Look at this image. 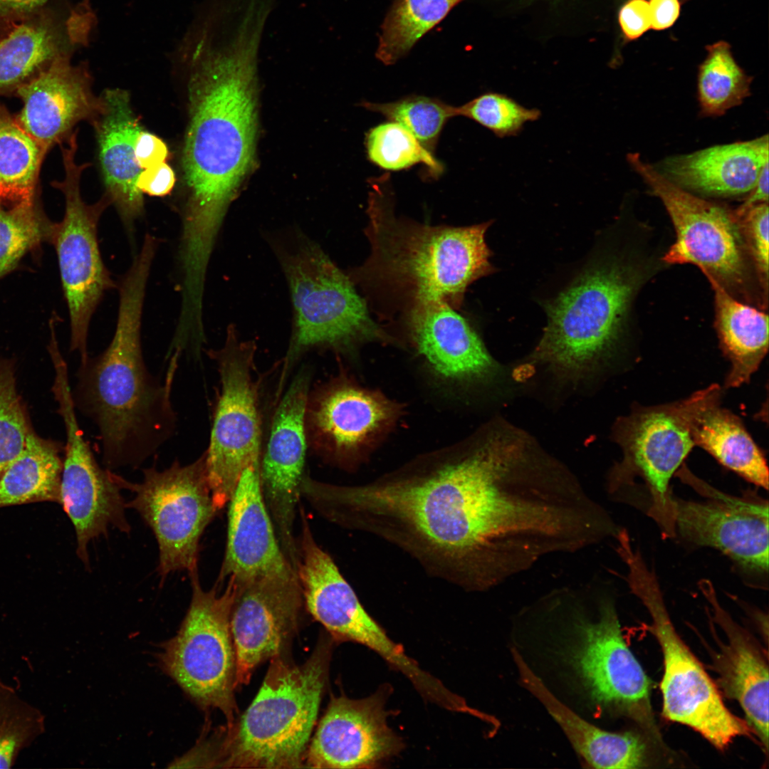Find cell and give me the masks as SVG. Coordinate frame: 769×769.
I'll return each instance as SVG.
<instances>
[{
  "mask_svg": "<svg viewBox=\"0 0 769 769\" xmlns=\"http://www.w3.org/2000/svg\"><path fill=\"white\" fill-rule=\"evenodd\" d=\"M387 179L382 176L372 183L366 231L370 255L349 276L404 302L407 310L430 301L459 309L469 286L495 271L485 240L491 221L430 226L398 218Z\"/></svg>",
  "mask_w": 769,
  "mask_h": 769,
  "instance_id": "obj_4",
  "label": "cell"
},
{
  "mask_svg": "<svg viewBox=\"0 0 769 769\" xmlns=\"http://www.w3.org/2000/svg\"><path fill=\"white\" fill-rule=\"evenodd\" d=\"M286 276L293 305L291 339L277 395L289 370L312 349L348 350L389 336L374 320L355 284L315 241L295 229L288 240L270 238Z\"/></svg>",
  "mask_w": 769,
  "mask_h": 769,
  "instance_id": "obj_7",
  "label": "cell"
},
{
  "mask_svg": "<svg viewBox=\"0 0 769 769\" xmlns=\"http://www.w3.org/2000/svg\"><path fill=\"white\" fill-rule=\"evenodd\" d=\"M365 147L369 159L388 171H399L416 164H424L433 175L443 171L434 154L426 150L406 128L388 121L372 128Z\"/></svg>",
  "mask_w": 769,
  "mask_h": 769,
  "instance_id": "obj_41",
  "label": "cell"
},
{
  "mask_svg": "<svg viewBox=\"0 0 769 769\" xmlns=\"http://www.w3.org/2000/svg\"><path fill=\"white\" fill-rule=\"evenodd\" d=\"M97 20L88 0L63 11L43 9L0 40V95L19 88L56 59L88 45Z\"/></svg>",
  "mask_w": 769,
  "mask_h": 769,
  "instance_id": "obj_24",
  "label": "cell"
},
{
  "mask_svg": "<svg viewBox=\"0 0 769 769\" xmlns=\"http://www.w3.org/2000/svg\"><path fill=\"white\" fill-rule=\"evenodd\" d=\"M327 643L302 665L271 659L256 697L224 730L217 768H300L320 708L328 672Z\"/></svg>",
  "mask_w": 769,
  "mask_h": 769,
  "instance_id": "obj_6",
  "label": "cell"
},
{
  "mask_svg": "<svg viewBox=\"0 0 769 769\" xmlns=\"http://www.w3.org/2000/svg\"><path fill=\"white\" fill-rule=\"evenodd\" d=\"M14 19H0V40L2 39L16 25Z\"/></svg>",
  "mask_w": 769,
  "mask_h": 769,
  "instance_id": "obj_51",
  "label": "cell"
},
{
  "mask_svg": "<svg viewBox=\"0 0 769 769\" xmlns=\"http://www.w3.org/2000/svg\"><path fill=\"white\" fill-rule=\"evenodd\" d=\"M651 28L664 30L671 27L680 13L679 0H650Z\"/></svg>",
  "mask_w": 769,
  "mask_h": 769,
  "instance_id": "obj_48",
  "label": "cell"
},
{
  "mask_svg": "<svg viewBox=\"0 0 769 769\" xmlns=\"http://www.w3.org/2000/svg\"><path fill=\"white\" fill-rule=\"evenodd\" d=\"M750 194L734 212L741 218L748 209L763 203H768V163L761 170L758 181Z\"/></svg>",
  "mask_w": 769,
  "mask_h": 769,
  "instance_id": "obj_50",
  "label": "cell"
},
{
  "mask_svg": "<svg viewBox=\"0 0 769 769\" xmlns=\"http://www.w3.org/2000/svg\"><path fill=\"white\" fill-rule=\"evenodd\" d=\"M362 105L403 126L433 154L444 125L456 117L455 106L424 95H411L382 103L365 101Z\"/></svg>",
  "mask_w": 769,
  "mask_h": 769,
  "instance_id": "obj_38",
  "label": "cell"
},
{
  "mask_svg": "<svg viewBox=\"0 0 769 769\" xmlns=\"http://www.w3.org/2000/svg\"><path fill=\"white\" fill-rule=\"evenodd\" d=\"M714 325L721 349L731 363L725 387L748 382L768 350V315L763 310L741 302L713 281Z\"/></svg>",
  "mask_w": 769,
  "mask_h": 769,
  "instance_id": "obj_32",
  "label": "cell"
},
{
  "mask_svg": "<svg viewBox=\"0 0 769 769\" xmlns=\"http://www.w3.org/2000/svg\"><path fill=\"white\" fill-rule=\"evenodd\" d=\"M142 472L140 482L118 474L116 479L134 495L127 507L140 514L156 538L159 575L164 580L175 571L198 569L201 537L219 511L207 480L205 454L187 465L176 459L164 470L152 466Z\"/></svg>",
  "mask_w": 769,
  "mask_h": 769,
  "instance_id": "obj_14",
  "label": "cell"
},
{
  "mask_svg": "<svg viewBox=\"0 0 769 769\" xmlns=\"http://www.w3.org/2000/svg\"><path fill=\"white\" fill-rule=\"evenodd\" d=\"M406 323L418 352L439 376L469 382L489 375L493 364L478 335L456 309L430 301L407 310Z\"/></svg>",
  "mask_w": 769,
  "mask_h": 769,
  "instance_id": "obj_26",
  "label": "cell"
},
{
  "mask_svg": "<svg viewBox=\"0 0 769 769\" xmlns=\"http://www.w3.org/2000/svg\"><path fill=\"white\" fill-rule=\"evenodd\" d=\"M78 130L61 142L65 177L51 183L65 197V214L53 224L51 237L56 246L62 286L70 321V350L80 354V363L88 358L90 323L106 291L116 288L100 253L98 240L100 218L112 204L105 193L94 204H87L80 192V179L89 163L78 164Z\"/></svg>",
  "mask_w": 769,
  "mask_h": 769,
  "instance_id": "obj_11",
  "label": "cell"
},
{
  "mask_svg": "<svg viewBox=\"0 0 769 769\" xmlns=\"http://www.w3.org/2000/svg\"><path fill=\"white\" fill-rule=\"evenodd\" d=\"M456 116L474 120L498 138L518 136L528 122L541 116L539 109L526 108L506 94L483 93L456 107Z\"/></svg>",
  "mask_w": 769,
  "mask_h": 769,
  "instance_id": "obj_43",
  "label": "cell"
},
{
  "mask_svg": "<svg viewBox=\"0 0 769 769\" xmlns=\"http://www.w3.org/2000/svg\"><path fill=\"white\" fill-rule=\"evenodd\" d=\"M619 427L624 459L610 476L608 491L614 493L630 484L635 476L643 478L652 496L649 516L664 535L673 537L669 481L695 446L689 427L686 399L638 407Z\"/></svg>",
  "mask_w": 769,
  "mask_h": 769,
  "instance_id": "obj_15",
  "label": "cell"
},
{
  "mask_svg": "<svg viewBox=\"0 0 769 769\" xmlns=\"http://www.w3.org/2000/svg\"><path fill=\"white\" fill-rule=\"evenodd\" d=\"M31 429L17 392L14 362L0 357V477L23 451Z\"/></svg>",
  "mask_w": 769,
  "mask_h": 769,
  "instance_id": "obj_42",
  "label": "cell"
},
{
  "mask_svg": "<svg viewBox=\"0 0 769 769\" xmlns=\"http://www.w3.org/2000/svg\"><path fill=\"white\" fill-rule=\"evenodd\" d=\"M175 181L172 168L164 162L142 170L136 186L142 194L164 197L171 192Z\"/></svg>",
  "mask_w": 769,
  "mask_h": 769,
  "instance_id": "obj_46",
  "label": "cell"
},
{
  "mask_svg": "<svg viewBox=\"0 0 769 769\" xmlns=\"http://www.w3.org/2000/svg\"><path fill=\"white\" fill-rule=\"evenodd\" d=\"M461 1L394 0L382 23L376 58L394 64Z\"/></svg>",
  "mask_w": 769,
  "mask_h": 769,
  "instance_id": "obj_36",
  "label": "cell"
},
{
  "mask_svg": "<svg viewBox=\"0 0 769 769\" xmlns=\"http://www.w3.org/2000/svg\"><path fill=\"white\" fill-rule=\"evenodd\" d=\"M309 384L308 371H300L280 399L260 458L264 501L283 553L294 568L298 559L294 522L308 444L305 421Z\"/></svg>",
  "mask_w": 769,
  "mask_h": 769,
  "instance_id": "obj_19",
  "label": "cell"
},
{
  "mask_svg": "<svg viewBox=\"0 0 769 769\" xmlns=\"http://www.w3.org/2000/svg\"><path fill=\"white\" fill-rule=\"evenodd\" d=\"M135 155L140 167L145 169L166 162L169 151L161 138L141 130L135 141Z\"/></svg>",
  "mask_w": 769,
  "mask_h": 769,
  "instance_id": "obj_47",
  "label": "cell"
},
{
  "mask_svg": "<svg viewBox=\"0 0 769 769\" xmlns=\"http://www.w3.org/2000/svg\"><path fill=\"white\" fill-rule=\"evenodd\" d=\"M627 161L664 206L676 239L662 256L666 266L693 264L736 299L768 308L763 286L734 210L701 198L661 174L638 153Z\"/></svg>",
  "mask_w": 769,
  "mask_h": 769,
  "instance_id": "obj_8",
  "label": "cell"
},
{
  "mask_svg": "<svg viewBox=\"0 0 769 769\" xmlns=\"http://www.w3.org/2000/svg\"><path fill=\"white\" fill-rule=\"evenodd\" d=\"M256 350L254 341L241 340L235 325H229L223 347L207 351L217 365L221 383L204 452L207 480L219 511L227 505L242 471L261 455Z\"/></svg>",
  "mask_w": 769,
  "mask_h": 769,
  "instance_id": "obj_12",
  "label": "cell"
},
{
  "mask_svg": "<svg viewBox=\"0 0 769 769\" xmlns=\"http://www.w3.org/2000/svg\"><path fill=\"white\" fill-rule=\"evenodd\" d=\"M679 476L706 500L686 501L671 496L670 517L676 534L696 545L720 550L746 570L767 572L768 501L726 494L686 468H682Z\"/></svg>",
  "mask_w": 769,
  "mask_h": 769,
  "instance_id": "obj_17",
  "label": "cell"
},
{
  "mask_svg": "<svg viewBox=\"0 0 769 769\" xmlns=\"http://www.w3.org/2000/svg\"><path fill=\"white\" fill-rule=\"evenodd\" d=\"M706 49L699 70L698 98L702 115L718 116L750 95L752 78L738 65L728 43L721 41Z\"/></svg>",
  "mask_w": 769,
  "mask_h": 769,
  "instance_id": "obj_37",
  "label": "cell"
},
{
  "mask_svg": "<svg viewBox=\"0 0 769 769\" xmlns=\"http://www.w3.org/2000/svg\"><path fill=\"white\" fill-rule=\"evenodd\" d=\"M721 387L713 384L686 398L689 427L694 445L746 481L768 490L765 455L741 419L721 406Z\"/></svg>",
  "mask_w": 769,
  "mask_h": 769,
  "instance_id": "obj_30",
  "label": "cell"
},
{
  "mask_svg": "<svg viewBox=\"0 0 769 769\" xmlns=\"http://www.w3.org/2000/svg\"><path fill=\"white\" fill-rule=\"evenodd\" d=\"M235 587L230 626L237 687L249 682L261 663L281 655L296 631L303 600L298 577Z\"/></svg>",
  "mask_w": 769,
  "mask_h": 769,
  "instance_id": "obj_21",
  "label": "cell"
},
{
  "mask_svg": "<svg viewBox=\"0 0 769 769\" xmlns=\"http://www.w3.org/2000/svg\"><path fill=\"white\" fill-rule=\"evenodd\" d=\"M497 17L540 43L592 38L601 29L603 0H485Z\"/></svg>",
  "mask_w": 769,
  "mask_h": 769,
  "instance_id": "obj_33",
  "label": "cell"
},
{
  "mask_svg": "<svg viewBox=\"0 0 769 769\" xmlns=\"http://www.w3.org/2000/svg\"><path fill=\"white\" fill-rule=\"evenodd\" d=\"M395 406L376 392L336 382L308 397L307 439L318 452L345 461L372 442L394 420Z\"/></svg>",
  "mask_w": 769,
  "mask_h": 769,
  "instance_id": "obj_25",
  "label": "cell"
},
{
  "mask_svg": "<svg viewBox=\"0 0 769 769\" xmlns=\"http://www.w3.org/2000/svg\"><path fill=\"white\" fill-rule=\"evenodd\" d=\"M624 563L628 586L649 612V629L662 651L663 716L691 728L720 750L738 736H750V726L726 707L717 686L676 632L656 577L641 553H629Z\"/></svg>",
  "mask_w": 769,
  "mask_h": 769,
  "instance_id": "obj_9",
  "label": "cell"
},
{
  "mask_svg": "<svg viewBox=\"0 0 769 769\" xmlns=\"http://www.w3.org/2000/svg\"><path fill=\"white\" fill-rule=\"evenodd\" d=\"M61 445L30 430L26 446L0 477V508L36 502L61 503Z\"/></svg>",
  "mask_w": 769,
  "mask_h": 769,
  "instance_id": "obj_34",
  "label": "cell"
},
{
  "mask_svg": "<svg viewBox=\"0 0 769 769\" xmlns=\"http://www.w3.org/2000/svg\"><path fill=\"white\" fill-rule=\"evenodd\" d=\"M511 652L521 683L543 703L587 764L609 769L644 766L646 746L639 736L629 732H609L587 722L551 693L516 649Z\"/></svg>",
  "mask_w": 769,
  "mask_h": 769,
  "instance_id": "obj_31",
  "label": "cell"
},
{
  "mask_svg": "<svg viewBox=\"0 0 769 769\" xmlns=\"http://www.w3.org/2000/svg\"><path fill=\"white\" fill-rule=\"evenodd\" d=\"M381 694L362 699L333 697L309 742L305 768L371 767L398 752Z\"/></svg>",
  "mask_w": 769,
  "mask_h": 769,
  "instance_id": "obj_23",
  "label": "cell"
},
{
  "mask_svg": "<svg viewBox=\"0 0 769 769\" xmlns=\"http://www.w3.org/2000/svg\"><path fill=\"white\" fill-rule=\"evenodd\" d=\"M617 22L624 38L633 41L651 28L649 2L646 0H628L619 8Z\"/></svg>",
  "mask_w": 769,
  "mask_h": 769,
  "instance_id": "obj_45",
  "label": "cell"
},
{
  "mask_svg": "<svg viewBox=\"0 0 769 769\" xmlns=\"http://www.w3.org/2000/svg\"><path fill=\"white\" fill-rule=\"evenodd\" d=\"M641 236L586 268L545 303L548 324L538 355L575 368L615 347L627 330L637 295L666 266Z\"/></svg>",
  "mask_w": 769,
  "mask_h": 769,
  "instance_id": "obj_5",
  "label": "cell"
},
{
  "mask_svg": "<svg viewBox=\"0 0 769 769\" xmlns=\"http://www.w3.org/2000/svg\"><path fill=\"white\" fill-rule=\"evenodd\" d=\"M51 0H0V19L22 20L42 9Z\"/></svg>",
  "mask_w": 769,
  "mask_h": 769,
  "instance_id": "obj_49",
  "label": "cell"
},
{
  "mask_svg": "<svg viewBox=\"0 0 769 769\" xmlns=\"http://www.w3.org/2000/svg\"><path fill=\"white\" fill-rule=\"evenodd\" d=\"M259 42L227 32L196 38L180 49L191 70L178 254L190 263L210 261L228 209L254 161Z\"/></svg>",
  "mask_w": 769,
  "mask_h": 769,
  "instance_id": "obj_2",
  "label": "cell"
},
{
  "mask_svg": "<svg viewBox=\"0 0 769 769\" xmlns=\"http://www.w3.org/2000/svg\"><path fill=\"white\" fill-rule=\"evenodd\" d=\"M768 163V135L668 157L654 167L679 187L706 196L749 193Z\"/></svg>",
  "mask_w": 769,
  "mask_h": 769,
  "instance_id": "obj_28",
  "label": "cell"
},
{
  "mask_svg": "<svg viewBox=\"0 0 769 769\" xmlns=\"http://www.w3.org/2000/svg\"><path fill=\"white\" fill-rule=\"evenodd\" d=\"M300 515L296 573L309 613L335 639L365 645L402 672L409 671L413 661L367 612L332 558L315 540L302 509Z\"/></svg>",
  "mask_w": 769,
  "mask_h": 769,
  "instance_id": "obj_18",
  "label": "cell"
},
{
  "mask_svg": "<svg viewBox=\"0 0 769 769\" xmlns=\"http://www.w3.org/2000/svg\"><path fill=\"white\" fill-rule=\"evenodd\" d=\"M102 97L105 109L93 127L98 143L105 193L131 232L135 221L144 211L143 195L136 186L142 169L135 155V141L142 128L127 91L107 89Z\"/></svg>",
  "mask_w": 769,
  "mask_h": 769,
  "instance_id": "obj_29",
  "label": "cell"
},
{
  "mask_svg": "<svg viewBox=\"0 0 769 769\" xmlns=\"http://www.w3.org/2000/svg\"><path fill=\"white\" fill-rule=\"evenodd\" d=\"M52 392L66 431L61 481V503L71 520L77 540L76 553L89 566L90 541L114 528L129 533L127 508L116 474L102 468L85 440L75 411L69 378L58 375Z\"/></svg>",
  "mask_w": 769,
  "mask_h": 769,
  "instance_id": "obj_16",
  "label": "cell"
},
{
  "mask_svg": "<svg viewBox=\"0 0 769 769\" xmlns=\"http://www.w3.org/2000/svg\"><path fill=\"white\" fill-rule=\"evenodd\" d=\"M88 64L74 65L71 56L56 59L15 92L23 103L16 117L19 125L46 155L67 139L80 121L92 126L105 109L95 95Z\"/></svg>",
  "mask_w": 769,
  "mask_h": 769,
  "instance_id": "obj_22",
  "label": "cell"
},
{
  "mask_svg": "<svg viewBox=\"0 0 769 769\" xmlns=\"http://www.w3.org/2000/svg\"><path fill=\"white\" fill-rule=\"evenodd\" d=\"M565 587L577 638L571 662L591 697L643 725H652L650 682L624 640L612 600L599 597L592 617L587 614L590 582Z\"/></svg>",
  "mask_w": 769,
  "mask_h": 769,
  "instance_id": "obj_13",
  "label": "cell"
},
{
  "mask_svg": "<svg viewBox=\"0 0 769 769\" xmlns=\"http://www.w3.org/2000/svg\"><path fill=\"white\" fill-rule=\"evenodd\" d=\"M198 569L189 572L192 599L177 634L159 654L162 669L200 707L217 708L228 728L238 709L234 699L236 653L230 617L236 587L227 580L222 592L215 585L204 590Z\"/></svg>",
  "mask_w": 769,
  "mask_h": 769,
  "instance_id": "obj_10",
  "label": "cell"
},
{
  "mask_svg": "<svg viewBox=\"0 0 769 769\" xmlns=\"http://www.w3.org/2000/svg\"><path fill=\"white\" fill-rule=\"evenodd\" d=\"M46 155L16 117L0 104V202L14 204L36 199Z\"/></svg>",
  "mask_w": 769,
  "mask_h": 769,
  "instance_id": "obj_35",
  "label": "cell"
},
{
  "mask_svg": "<svg viewBox=\"0 0 769 769\" xmlns=\"http://www.w3.org/2000/svg\"><path fill=\"white\" fill-rule=\"evenodd\" d=\"M699 587L710 603L716 622L727 637L715 654L714 668L724 694L738 702L747 723L768 748V666L759 645L721 606L712 583L701 580Z\"/></svg>",
  "mask_w": 769,
  "mask_h": 769,
  "instance_id": "obj_27",
  "label": "cell"
},
{
  "mask_svg": "<svg viewBox=\"0 0 769 769\" xmlns=\"http://www.w3.org/2000/svg\"><path fill=\"white\" fill-rule=\"evenodd\" d=\"M768 203L758 204L739 218L746 245L764 288L768 291Z\"/></svg>",
  "mask_w": 769,
  "mask_h": 769,
  "instance_id": "obj_44",
  "label": "cell"
},
{
  "mask_svg": "<svg viewBox=\"0 0 769 769\" xmlns=\"http://www.w3.org/2000/svg\"><path fill=\"white\" fill-rule=\"evenodd\" d=\"M53 224L43 216L35 199L14 204L0 202V278L44 237H51Z\"/></svg>",
  "mask_w": 769,
  "mask_h": 769,
  "instance_id": "obj_40",
  "label": "cell"
},
{
  "mask_svg": "<svg viewBox=\"0 0 769 769\" xmlns=\"http://www.w3.org/2000/svg\"><path fill=\"white\" fill-rule=\"evenodd\" d=\"M154 253L141 249L119 284L116 328L106 350L80 363L73 394L75 407L97 426L103 461L112 470L138 467L174 434L177 415L172 389L179 352L169 357L165 380L145 364L141 322Z\"/></svg>",
  "mask_w": 769,
  "mask_h": 769,
  "instance_id": "obj_3",
  "label": "cell"
},
{
  "mask_svg": "<svg viewBox=\"0 0 769 769\" xmlns=\"http://www.w3.org/2000/svg\"><path fill=\"white\" fill-rule=\"evenodd\" d=\"M227 539L219 586H236L262 580L298 577L279 543L264 501L260 460L241 473L228 502Z\"/></svg>",
  "mask_w": 769,
  "mask_h": 769,
  "instance_id": "obj_20",
  "label": "cell"
},
{
  "mask_svg": "<svg viewBox=\"0 0 769 769\" xmlns=\"http://www.w3.org/2000/svg\"><path fill=\"white\" fill-rule=\"evenodd\" d=\"M359 486L330 484L327 519L397 545L469 592L492 590L521 538L529 500L490 449Z\"/></svg>",
  "mask_w": 769,
  "mask_h": 769,
  "instance_id": "obj_1",
  "label": "cell"
},
{
  "mask_svg": "<svg viewBox=\"0 0 769 769\" xmlns=\"http://www.w3.org/2000/svg\"><path fill=\"white\" fill-rule=\"evenodd\" d=\"M45 716L0 677V768H10L45 731Z\"/></svg>",
  "mask_w": 769,
  "mask_h": 769,
  "instance_id": "obj_39",
  "label": "cell"
}]
</instances>
